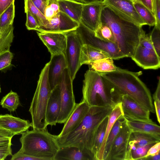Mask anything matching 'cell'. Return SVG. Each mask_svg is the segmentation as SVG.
Listing matches in <instances>:
<instances>
[{
  "mask_svg": "<svg viewBox=\"0 0 160 160\" xmlns=\"http://www.w3.org/2000/svg\"><path fill=\"white\" fill-rule=\"evenodd\" d=\"M89 69L98 72H106L117 70L118 67L114 63L113 59L108 58L92 62L88 64Z\"/></svg>",
  "mask_w": 160,
  "mask_h": 160,
  "instance_id": "28",
  "label": "cell"
},
{
  "mask_svg": "<svg viewBox=\"0 0 160 160\" xmlns=\"http://www.w3.org/2000/svg\"><path fill=\"white\" fill-rule=\"evenodd\" d=\"M152 12L156 20L155 25L160 28V0H152Z\"/></svg>",
  "mask_w": 160,
  "mask_h": 160,
  "instance_id": "41",
  "label": "cell"
},
{
  "mask_svg": "<svg viewBox=\"0 0 160 160\" xmlns=\"http://www.w3.org/2000/svg\"><path fill=\"white\" fill-rule=\"evenodd\" d=\"M121 103L126 118L149 120L150 112L126 95L122 96Z\"/></svg>",
  "mask_w": 160,
  "mask_h": 160,
  "instance_id": "16",
  "label": "cell"
},
{
  "mask_svg": "<svg viewBox=\"0 0 160 160\" xmlns=\"http://www.w3.org/2000/svg\"><path fill=\"white\" fill-rule=\"evenodd\" d=\"M126 122V120L123 115L116 120L108 136L104 148L103 160H106L112 144L115 138Z\"/></svg>",
  "mask_w": 160,
  "mask_h": 160,
  "instance_id": "27",
  "label": "cell"
},
{
  "mask_svg": "<svg viewBox=\"0 0 160 160\" xmlns=\"http://www.w3.org/2000/svg\"><path fill=\"white\" fill-rule=\"evenodd\" d=\"M67 68L64 53L51 56L49 62L48 78L52 90L59 84L64 70Z\"/></svg>",
  "mask_w": 160,
  "mask_h": 160,
  "instance_id": "18",
  "label": "cell"
},
{
  "mask_svg": "<svg viewBox=\"0 0 160 160\" xmlns=\"http://www.w3.org/2000/svg\"><path fill=\"white\" fill-rule=\"evenodd\" d=\"M149 35L154 48L158 55L160 56V28L155 25Z\"/></svg>",
  "mask_w": 160,
  "mask_h": 160,
  "instance_id": "37",
  "label": "cell"
},
{
  "mask_svg": "<svg viewBox=\"0 0 160 160\" xmlns=\"http://www.w3.org/2000/svg\"><path fill=\"white\" fill-rule=\"evenodd\" d=\"M103 0H78L79 2L83 4H89L99 1H103Z\"/></svg>",
  "mask_w": 160,
  "mask_h": 160,
  "instance_id": "50",
  "label": "cell"
},
{
  "mask_svg": "<svg viewBox=\"0 0 160 160\" xmlns=\"http://www.w3.org/2000/svg\"><path fill=\"white\" fill-rule=\"evenodd\" d=\"M100 22L111 30L115 43L125 57H131L138 45L142 27L122 18L108 6L103 7Z\"/></svg>",
  "mask_w": 160,
  "mask_h": 160,
  "instance_id": "3",
  "label": "cell"
},
{
  "mask_svg": "<svg viewBox=\"0 0 160 160\" xmlns=\"http://www.w3.org/2000/svg\"><path fill=\"white\" fill-rule=\"evenodd\" d=\"M152 98L154 101H160V79L158 81L156 89L153 94Z\"/></svg>",
  "mask_w": 160,
  "mask_h": 160,
  "instance_id": "47",
  "label": "cell"
},
{
  "mask_svg": "<svg viewBox=\"0 0 160 160\" xmlns=\"http://www.w3.org/2000/svg\"><path fill=\"white\" fill-rule=\"evenodd\" d=\"M8 156H12L11 145L0 146V160H3Z\"/></svg>",
  "mask_w": 160,
  "mask_h": 160,
  "instance_id": "43",
  "label": "cell"
},
{
  "mask_svg": "<svg viewBox=\"0 0 160 160\" xmlns=\"http://www.w3.org/2000/svg\"><path fill=\"white\" fill-rule=\"evenodd\" d=\"M111 58L108 52L86 44H83L81 51L80 64H88L99 59Z\"/></svg>",
  "mask_w": 160,
  "mask_h": 160,
  "instance_id": "25",
  "label": "cell"
},
{
  "mask_svg": "<svg viewBox=\"0 0 160 160\" xmlns=\"http://www.w3.org/2000/svg\"><path fill=\"white\" fill-rule=\"evenodd\" d=\"M21 134L19 151L41 160H53L60 148L56 135L46 129L28 130Z\"/></svg>",
  "mask_w": 160,
  "mask_h": 160,
  "instance_id": "5",
  "label": "cell"
},
{
  "mask_svg": "<svg viewBox=\"0 0 160 160\" xmlns=\"http://www.w3.org/2000/svg\"><path fill=\"white\" fill-rule=\"evenodd\" d=\"M79 25V23L59 11L51 19H47L43 26L36 30L38 32L64 33L76 30Z\"/></svg>",
  "mask_w": 160,
  "mask_h": 160,
  "instance_id": "11",
  "label": "cell"
},
{
  "mask_svg": "<svg viewBox=\"0 0 160 160\" xmlns=\"http://www.w3.org/2000/svg\"><path fill=\"white\" fill-rule=\"evenodd\" d=\"M76 30L83 44L88 45L108 52L113 60H118L125 57L116 44L106 42L97 37L94 31L89 29L81 22Z\"/></svg>",
  "mask_w": 160,
  "mask_h": 160,
  "instance_id": "9",
  "label": "cell"
},
{
  "mask_svg": "<svg viewBox=\"0 0 160 160\" xmlns=\"http://www.w3.org/2000/svg\"><path fill=\"white\" fill-rule=\"evenodd\" d=\"M15 0H0V15L11 4L14 3Z\"/></svg>",
  "mask_w": 160,
  "mask_h": 160,
  "instance_id": "46",
  "label": "cell"
},
{
  "mask_svg": "<svg viewBox=\"0 0 160 160\" xmlns=\"http://www.w3.org/2000/svg\"><path fill=\"white\" fill-rule=\"evenodd\" d=\"M0 105L2 108L10 112H14L20 105L19 96L16 92L11 90L2 98Z\"/></svg>",
  "mask_w": 160,
  "mask_h": 160,
  "instance_id": "30",
  "label": "cell"
},
{
  "mask_svg": "<svg viewBox=\"0 0 160 160\" xmlns=\"http://www.w3.org/2000/svg\"><path fill=\"white\" fill-rule=\"evenodd\" d=\"M122 115H123V112L120 102L115 106L109 115L108 120L105 136L102 145L96 155V160H103L105 143L108 135L116 120Z\"/></svg>",
  "mask_w": 160,
  "mask_h": 160,
  "instance_id": "26",
  "label": "cell"
},
{
  "mask_svg": "<svg viewBox=\"0 0 160 160\" xmlns=\"http://www.w3.org/2000/svg\"><path fill=\"white\" fill-rule=\"evenodd\" d=\"M24 8L28 10L35 18L38 28L43 26L47 20L44 14L33 4L31 0H24Z\"/></svg>",
  "mask_w": 160,
  "mask_h": 160,
  "instance_id": "34",
  "label": "cell"
},
{
  "mask_svg": "<svg viewBox=\"0 0 160 160\" xmlns=\"http://www.w3.org/2000/svg\"><path fill=\"white\" fill-rule=\"evenodd\" d=\"M67 38L65 55L68 68L72 81H73L77 72L81 66L80 56L83 45L76 30L64 32Z\"/></svg>",
  "mask_w": 160,
  "mask_h": 160,
  "instance_id": "7",
  "label": "cell"
},
{
  "mask_svg": "<svg viewBox=\"0 0 160 160\" xmlns=\"http://www.w3.org/2000/svg\"><path fill=\"white\" fill-rule=\"evenodd\" d=\"M104 5L103 1L84 4L80 22L89 29L95 31L100 25L101 12Z\"/></svg>",
  "mask_w": 160,
  "mask_h": 160,
  "instance_id": "14",
  "label": "cell"
},
{
  "mask_svg": "<svg viewBox=\"0 0 160 160\" xmlns=\"http://www.w3.org/2000/svg\"><path fill=\"white\" fill-rule=\"evenodd\" d=\"M75 0L77 1H78V0Z\"/></svg>",
  "mask_w": 160,
  "mask_h": 160,
  "instance_id": "54",
  "label": "cell"
},
{
  "mask_svg": "<svg viewBox=\"0 0 160 160\" xmlns=\"http://www.w3.org/2000/svg\"><path fill=\"white\" fill-rule=\"evenodd\" d=\"M103 2L105 5L123 19L141 27L146 25L137 12L132 0H103Z\"/></svg>",
  "mask_w": 160,
  "mask_h": 160,
  "instance_id": "10",
  "label": "cell"
},
{
  "mask_svg": "<svg viewBox=\"0 0 160 160\" xmlns=\"http://www.w3.org/2000/svg\"><path fill=\"white\" fill-rule=\"evenodd\" d=\"M126 119L127 124L132 132H141L160 136V126L151 119L149 120L130 118Z\"/></svg>",
  "mask_w": 160,
  "mask_h": 160,
  "instance_id": "23",
  "label": "cell"
},
{
  "mask_svg": "<svg viewBox=\"0 0 160 160\" xmlns=\"http://www.w3.org/2000/svg\"><path fill=\"white\" fill-rule=\"evenodd\" d=\"M40 39L47 48L51 56L65 53L67 38L64 33L37 32Z\"/></svg>",
  "mask_w": 160,
  "mask_h": 160,
  "instance_id": "15",
  "label": "cell"
},
{
  "mask_svg": "<svg viewBox=\"0 0 160 160\" xmlns=\"http://www.w3.org/2000/svg\"><path fill=\"white\" fill-rule=\"evenodd\" d=\"M60 11L58 0H48L45 8L44 15L48 20L51 19Z\"/></svg>",
  "mask_w": 160,
  "mask_h": 160,
  "instance_id": "36",
  "label": "cell"
},
{
  "mask_svg": "<svg viewBox=\"0 0 160 160\" xmlns=\"http://www.w3.org/2000/svg\"><path fill=\"white\" fill-rule=\"evenodd\" d=\"M45 1L47 2L48 0H44Z\"/></svg>",
  "mask_w": 160,
  "mask_h": 160,
  "instance_id": "53",
  "label": "cell"
},
{
  "mask_svg": "<svg viewBox=\"0 0 160 160\" xmlns=\"http://www.w3.org/2000/svg\"><path fill=\"white\" fill-rule=\"evenodd\" d=\"M60 11L79 23L83 4L75 0H58Z\"/></svg>",
  "mask_w": 160,
  "mask_h": 160,
  "instance_id": "24",
  "label": "cell"
},
{
  "mask_svg": "<svg viewBox=\"0 0 160 160\" xmlns=\"http://www.w3.org/2000/svg\"><path fill=\"white\" fill-rule=\"evenodd\" d=\"M132 59L139 67L145 69H157L160 67V57L155 50L138 44Z\"/></svg>",
  "mask_w": 160,
  "mask_h": 160,
  "instance_id": "12",
  "label": "cell"
},
{
  "mask_svg": "<svg viewBox=\"0 0 160 160\" xmlns=\"http://www.w3.org/2000/svg\"><path fill=\"white\" fill-rule=\"evenodd\" d=\"M133 4L139 15L146 25L150 26H154L156 20L153 13L139 2L135 1Z\"/></svg>",
  "mask_w": 160,
  "mask_h": 160,
  "instance_id": "32",
  "label": "cell"
},
{
  "mask_svg": "<svg viewBox=\"0 0 160 160\" xmlns=\"http://www.w3.org/2000/svg\"><path fill=\"white\" fill-rule=\"evenodd\" d=\"M11 160H41L40 159L26 154L19 151L13 155Z\"/></svg>",
  "mask_w": 160,
  "mask_h": 160,
  "instance_id": "42",
  "label": "cell"
},
{
  "mask_svg": "<svg viewBox=\"0 0 160 160\" xmlns=\"http://www.w3.org/2000/svg\"><path fill=\"white\" fill-rule=\"evenodd\" d=\"M26 14V21L25 24L27 29L29 30H35L38 28V25L36 19L27 9L24 8Z\"/></svg>",
  "mask_w": 160,
  "mask_h": 160,
  "instance_id": "40",
  "label": "cell"
},
{
  "mask_svg": "<svg viewBox=\"0 0 160 160\" xmlns=\"http://www.w3.org/2000/svg\"><path fill=\"white\" fill-rule=\"evenodd\" d=\"M61 108V94L58 84L52 90L47 104L46 121L48 125H55L57 123Z\"/></svg>",
  "mask_w": 160,
  "mask_h": 160,
  "instance_id": "20",
  "label": "cell"
},
{
  "mask_svg": "<svg viewBox=\"0 0 160 160\" xmlns=\"http://www.w3.org/2000/svg\"><path fill=\"white\" fill-rule=\"evenodd\" d=\"M53 160H95L93 153L74 146L60 148Z\"/></svg>",
  "mask_w": 160,
  "mask_h": 160,
  "instance_id": "21",
  "label": "cell"
},
{
  "mask_svg": "<svg viewBox=\"0 0 160 160\" xmlns=\"http://www.w3.org/2000/svg\"><path fill=\"white\" fill-rule=\"evenodd\" d=\"M160 142V136L141 132H132L128 143L125 158L131 151L137 147Z\"/></svg>",
  "mask_w": 160,
  "mask_h": 160,
  "instance_id": "22",
  "label": "cell"
},
{
  "mask_svg": "<svg viewBox=\"0 0 160 160\" xmlns=\"http://www.w3.org/2000/svg\"><path fill=\"white\" fill-rule=\"evenodd\" d=\"M94 32L95 36L101 39L106 42L115 43L112 32L106 24L100 22L99 26Z\"/></svg>",
  "mask_w": 160,
  "mask_h": 160,
  "instance_id": "35",
  "label": "cell"
},
{
  "mask_svg": "<svg viewBox=\"0 0 160 160\" xmlns=\"http://www.w3.org/2000/svg\"><path fill=\"white\" fill-rule=\"evenodd\" d=\"M160 153H159L154 155L146 156L140 160H160Z\"/></svg>",
  "mask_w": 160,
  "mask_h": 160,
  "instance_id": "49",
  "label": "cell"
},
{
  "mask_svg": "<svg viewBox=\"0 0 160 160\" xmlns=\"http://www.w3.org/2000/svg\"><path fill=\"white\" fill-rule=\"evenodd\" d=\"M114 107L91 106L82 122L72 131L61 137L56 136L60 148L74 146L92 152L96 132L101 121L109 116Z\"/></svg>",
  "mask_w": 160,
  "mask_h": 160,
  "instance_id": "2",
  "label": "cell"
},
{
  "mask_svg": "<svg viewBox=\"0 0 160 160\" xmlns=\"http://www.w3.org/2000/svg\"><path fill=\"white\" fill-rule=\"evenodd\" d=\"M135 1L141 3L152 12V0H136Z\"/></svg>",
  "mask_w": 160,
  "mask_h": 160,
  "instance_id": "48",
  "label": "cell"
},
{
  "mask_svg": "<svg viewBox=\"0 0 160 160\" xmlns=\"http://www.w3.org/2000/svg\"><path fill=\"white\" fill-rule=\"evenodd\" d=\"M31 122L12 115H0V128L5 130L13 136L22 134L30 127Z\"/></svg>",
  "mask_w": 160,
  "mask_h": 160,
  "instance_id": "19",
  "label": "cell"
},
{
  "mask_svg": "<svg viewBox=\"0 0 160 160\" xmlns=\"http://www.w3.org/2000/svg\"><path fill=\"white\" fill-rule=\"evenodd\" d=\"M1 92V89L0 85V93Z\"/></svg>",
  "mask_w": 160,
  "mask_h": 160,
  "instance_id": "52",
  "label": "cell"
},
{
  "mask_svg": "<svg viewBox=\"0 0 160 160\" xmlns=\"http://www.w3.org/2000/svg\"><path fill=\"white\" fill-rule=\"evenodd\" d=\"M82 93V100L90 107H115L122 96L99 73L90 69L84 74Z\"/></svg>",
  "mask_w": 160,
  "mask_h": 160,
  "instance_id": "4",
  "label": "cell"
},
{
  "mask_svg": "<svg viewBox=\"0 0 160 160\" xmlns=\"http://www.w3.org/2000/svg\"><path fill=\"white\" fill-rule=\"evenodd\" d=\"M132 132L126 122L113 141L106 160H125L128 143Z\"/></svg>",
  "mask_w": 160,
  "mask_h": 160,
  "instance_id": "13",
  "label": "cell"
},
{
  "mask_svg": "<svg viewBox=\"0 0 160 160\" xmlns=\"http://www.w3.org/2000/svg\"><path fill=\"white\" fill-rule=\"evenodd\" d=\"M15 12L14 3H12L0 15V31L13 24Z\"/></svg>",
  "mask_w": 160,
  "mask_h": 160,
  "instance_id": "33",
  "label": "cell"
},
{
  "mask_svg": "<svg viewBox=\"0 0 160 160\" xmlns=\"http://www.w3.org/2000/svg\"><path fill=\"white\" fill-rule=\"evenodd\" d=\"M133 2H135L136 0H132Z\"/></svg>",
  "mask_w": 160,
  "mask_h": 160,
  "instance_id": "51",
  "label": "cell"
},
{
  "mask_svg": "<svg viewBox=\"0 0 160 160\" xmlns=\"http://www.w3.org/2000/svg\"><path fill=\"white\" fill-rule=\"evenodd\" d=\"M98 73L121 95H127L150 112H155L150 92L138 78L141 71L132 72L118 68L113 71Z\"/></svg>",
  "mask_w": 160,
  "mask_h": 160,
  "instance_id": "1",
  "label": "cell"
},
{
  "mask_svg": "<svg viewBox=\"0 0 160 160\" xmlns=\"http://www.w3.org/2000/svg\"><path fill=\"white\" fill-rule=\"evenodd\" d=\"M109 116H106L100 122L97 129L92 149L95 160L103 141L108 122Z\"/></svg>",
  "mask_w": 160,
  "mask_h": 160,
  "instance_id": "29",
  "label": "cell"
},
{
  "mask_svg": "<svg viewBox=\"0 0 160 160\" xmlns=\"http://www.w3.org/2000/svg\"><path fill=\"white\" fill-rule=\"evenodd\" d=\"M13 29L12 24L3 31H0V53L10 50L14 37Z\"/></svg>",
  "mask_w": 160,
  "mask_h": 160,
  "instance_id": "31",
  "label": "cell"
},
{
  "mask_svg": "<svg viewBox=\"0 0 160 160\" xmlns=\"http://www.w3.org/2000/svg\"><path fill=\"white\" fill-rule=\"evenodd\" d=\"M159 153H160V142L152 146L148 151L146 156L154 155Z\"/></svg>",
  "mask_w": 160,
  "mask_h": 160,
  "instance_id": "44",
  "label": "cell"
},
{
  "mask_svg": "<svg viewBox=\"0 0 160 160\" xmlns=\"http://www.w3.org/2000/svg\"><path fill=\"white\" fill-rule=\"evenodd\" d=\"M90 107L83 100L80 103H76L72 112L64 123L62 131L57 136H63L77 128L82 122Z\"/></svg>",
  "mask_w": 160,
  "mask_h": 160,
  "instance_id": "17",
  "label": "cell"
},
{
  "mask_svg": "<svg viewBox=\"0 0 160 160\" xmlns=\"http://www.w3.org/2000/svg\"><path fill=\"white\" fill-rule=\"evenodd\" d=\"M33 4L44 14L47 2L44 0H31Z\"/></svg>",
  "mask_w": 160,
  "mask_h": 160,
  "instance_id": "45",
  "label": "cell"
},
{
  "mask_svg": "<svg viewBox=\"0 0 160 160\" xmlns=\"http://www.w3.org/2000/svg\"><path fill=\"white\" fill-rule=\"evenodd\" d=\"M49 65V62L47 63L41 72L29 110L32 118V127L34 130L46 129L48 126L46 111L52 91L48 78Z\"/></svg>",
  "mask_w": 160,
  "mask_h": 160,
  "instance_id": "6",
  "label": "cell"
},
{
  "mask_svg": "<svg viewBox=\"0 0 160 160\" xmlns=\"http://www.w3.org/2000/svg\"><path fill=\"white\" fill-rule=\"evenodd\" d=\"M13 57V54L10 50L0 53V71L10 65Z\"/></svg>",
  "mask_w": 160,
  "mask_h": 160,
  "instance_id": "38",
  "label": "cell"
},
{
  "mask_svg": "<svg viewBox=\"0 0 160 160\" xmlns=\"http://www.w3.org/2000/svg\"><path fill=\"white\" fill-rule=\"evenodd\" d=\"M72 82L67 68L64 70L58 84L61 94V108L57 123H64L76 105Z\"/></svg>",
  "mask_w": 160,
  "mask_h": 160,
  "instance_id": "8",
  "label": "cell"
},
{
  "mask_svg": "<svg viewBox=\"0 0 160 160\" xmlns=\"http://www.w3.org/2000/svg\"><path fill=\"white\" fill-rule=\"evenodd\" d=\"M13 136L9 132L0 128V146H11V140Z\"/></svg>",
  "mask_w": 160,
  "mask_h": 160,
  "instance_id": "39",
  "label": "cell"
}]
</instances>
